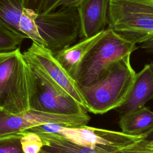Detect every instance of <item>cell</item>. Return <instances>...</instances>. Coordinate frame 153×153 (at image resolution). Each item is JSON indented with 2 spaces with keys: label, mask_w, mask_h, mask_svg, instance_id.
I'll list each match as a JSON object with an SVG mask.
<instances>
[{
  "label": "cell",
  "mask_w": 153,
  "mask_h": 153,
  "mask_svg": "<svg viewBox=\"0 0 153 153\" xmlns=\"http://www.w3.org/2000/svg\"><path fill=\"white\" fill-rule=\"evenodd\" d=\"M130 55L115 62L105 76L96 84L88 87L78 85L87 111L103 114L119 108L125 102L136 74L131 65Z\"/></svg>",
  "instance_id": "1"
},
{
  "label": "cell",
  "mask_w": 153,
  "mask_h": 153,
  "mask_svg": "<svg viewBox=\"0 0 153 153\" xmlns=\"http://www.w3.org/2000/svg\"><path fill=\"white\" fill-rule=\"evenodd\" d=\"M32 72L20 48L0 53V109L11 114L31 109Z\"/></svg>",
  "instance_id": "2"
},
{
  "label": "cell",
  "mask_w": 153,
  "mask_h": 153,
  "mask_svg": "<svg viewBox=\"0 0 153 153\" xmlns=\"http://www.w3.org/2000/svg\"><path fill=\"white\" fill-rule=\"evenodd\" d=\"M108 27L136 44L153 39V0H109Z\"/></svg>",
  "instance_id": "3"
},
{
  "label": "cell",
  "mask_w": 153,
  "mask_h": 153,
  "mask_svg": "<svg viewBox=\"0 0 153 153\" xmlns=\"http://www.w3.org/2000/svg\"><path fill=\"white\" fill-rule=\"evenodd\" d=\"M137 48L136 43L108 27L83 60L76 82L81 87L96 84L105 76L115 62L131 54Z\"/></svg>",
  "instance_id": "4"
},
{
  "label": "cell",
  "mask_w": 153,
  "mask_h": 153,
  "mask_svg": "<svg viewBox=\"0 0 153 153\" xmlns=\"http://www.w3.org/2000/svg\"><path fill=\"white\" fill-rule=\"evenodd\" d=\"M25 131L39 133H55L81 146L100 147L109 151H117L131 146L145 137V134L133 136L122 131L99 128L87 126L68 127L48 124L33 127Z\"/></svg>",
  "instance_id": "5"
},
{
  "label": "cell",
  "mask_w": 153,
  "mask_h": 153,
  "mask_svg": "<svg viewBox=\"0 0 153 153\" xmlns=\"http://www.w3.org/2000/svg\"><path fill=\"white\" fill-rule=\"evenodd\" d=\"M90 120L87 112L63 115L30 109L11 114L0 109V142L20 139L25 131L35 127L48 124L81 127L87 126Z\"/></svg>",
  "instance_id": "6"
},
{
  "label": "cell",
  "mask_w": 153,
  "mask_h": 153,
  "mask_svg": "<svg viewBox=\"0 0 153 153\" xmlns=\"http://www.w3.org/2000/svg\"><path fill=\"white\" fill-rule=\"evenodd\" d=\"M22 54L32 71L45 76L70 95L87 111L85 101L77 82L58 62L53 52L32 42Z\"/></svg>",
  "instance_id": "7"
},
{
  "label": "cell",
  "mask_w": 153,
  "mask_h": 153,
  "mask_svg": "<svg viewBox=\"0 0 153 153\" xmlns=\"http://www.w3.org/2000/svg\"><path fill=\"white\" fill-rule=\"evenodd\" d=\"M32 75L31 109L63 115L87 112L70 95L42 74L32 71Z\"/></svg>",
  "instance_id": "8"
},
{
  "label": "cell",
  "mask_w": 153,
  "mask_h": 153,
  "mask_svg": "<svg viewBox=\"0 0 153 153\" xmlns=\"http://www.w3.org/2000/svg\"><path fill=\"white\" fill-rule=\"evenodd\" d=\"M108 5L109 0H84L77 7L79 38L92 37L106 29Z\"/></svg>",
  "instance_id": "9"
},
{
  "label": "cell",
  "mask_w": 153,
  "mask_h": 153,
  "mask_svg": "<svg viewBox=\"0 0 153 153\" xmlns=\"http://www.w3.org/2000/svg\"><path fill=\"white\" fill-rule=\"evenodd\" d=\"M153 99V67L146 64L136 74L131 90L125 102L117 109L123 113L137 109Z\"/></svg>",
  "instance_id": "10"
},
{
  "label": "cell",
  "mask_w": 153,
  "mask_h": 153,
  "mask_svg": "<svg viewBox=\"0 0 153 153\" xmlns=\"http://www.w3.org/2000/svg\"><path fill=\"white\" fill-rule=\"evenodd\" d=\"M105 30L53 53L58 62L74 80L76 79L83 60L94 45L103 36Z\"/></svg>",
  "instance_id": "11"
},
{
  "label": "cell",
  "mask_w": 153,
  "mask_h": 153,
  "mask_svg": "<svg viewBox=\"0 0 153 153\" xmlns=\"http://www.w3.org/2000/svg\"><path fill=\"white\" fill-rule=\"evenodd\" d=\"M121 131L139 136L153 128V111L145 106L123 113L119 121Z\"/></svg>",
  "instance_id": "12"
},
{
  "label": "cell",
  "mask_w": 153,
  "mask_h": 153,
  "mask_svg": "<svg viewBox=\"0 0 153 153\" xmlns=\"http://www.w3.org/2000/svg\"><path fill=\"white\" fill-rule=\"evenodd\" d=\"M38 134L43 142L41 151L45 153H121L120 151H109L97 146L91 148L78 146L55 133Z\"/></svg>",
  "instance_id": "13"
},
{
  "label": "cell",
  "mask_w": 153,
  "mask_h": 153,
  "mask_svg": "<svg viewBox=\"0 0 153 153\" xmlns=\"http://www.w3.org/2000/svg\"><path fill=\"white\" fill-rule=\"evenodd\" d=\"M23 8L22 0H0V21L11 30L25 36L19 26Z\"/></svg>",
  "instance_id": "14"
},
{
  "label": "cell",
  "mask_w": 153,
  "mask_h": 153,
  "mask_svg": "<svg viewBox=\"0 0 153 153\" xmlns=\"http://www.w3.org/2000/svg\"><path fill=\"white\" fill-rule=\"evenodd\" d=\"M37 16L38 14L33 10L24 7L19 20L20 31L26 38L30 39L32 42L40 47L47 48L46 43L41 37L36 23Z\"/></svg>",
  "instance_id": "15"
},
{
  "label": "cell",
  "mask_w": 153,
  "mask_h": 153,
  "mask_svg": "<svg viewBox=\"0 0 153 153\" xmlns=\"http://www.w3.org/2000/svg\"><path fill=\"white\" fill-rule=\"evenodd\" d=\"M26 37L11 30L0 21V53L14 51Z\"/></svg>",
  "instance_id": "16"
},
{
  "label": "cell",
  "mask_w": 153,
  "mask_h": 153,
  "mask_svg": "<svg viewBox=\"0 0 153 153\" xmlns=\"http://www.w3.org/2000/svg\"><path fill=\"white\" fill-rule=\"evenodd\" d=\"M23 153H39L43 147V142L39 134L25 131L20 139Z\"/></svg>",
  "instance_id": "17"
},
{
  "label": "cell",
  "mask_w": 153,
  "mask_h": 153,
  "mask_svg": "<svg viewBox=\"0 0 153 153\" xmlns=\"http://www.w3.org/2000/svg\"><path fill=\"white\" fill-rule=\"evenodd\" d=\"M0 153H23L20 139H14L0 142Z\"/></svg>",
  "instance_id": "18"
},
{
  "label": "cell",
  "mask_w": 153,
  "mask_h": 153,
  "mask_svg": "<svg viewBox=\"0 0 153 153\" xmlns=\"http://www.w3.org/2000/svg\"><path fill=\"white\" fill-rule=\"evenodd\" d=\"M47 0H22L25 8L33 10L37 14H42Z\"/></svg>",
  "instance_id": "19"
},
{
  "label": "cell",
  "mask_w": 153,
  "mask_h": 153,
  "mask_svg": "<svg viewBox=\"0 0 153 153\" xmlns=\"http://www.w3.org/2000/svg\"><path fill=\"white\" fill-rule=\"evenodd\" d=\"M144 138L136 142L133 145L140 148L153 149V128L145 133Z\"/></svg>",
  "instance_id": "20"
},
{
  "label": "cell",
  "mask_w": 153,
  "mask_h": 153,
  "mask_svg": "<svg viewBox=\"0 0 153 153\" xmlns=\"http://www.w3.org/2000/svg\"><path fill=\"white\" fill-rule=\"evenodd\" d=\"M120 151L121 153H153V149L140 148L136 147L133 145L131 146L120 150Z\"/></svg>",
  "instance_id": "21"
},
{
  "label": "cell",
  "mask_w": 153,
  "mask_h": 153,
  "mask_svg": "<svg viewBox=\"0 0 153 153\" xmlns=\"http://www.w3.org/2000/svg\"><path fill=\"white\" fill-rule=\"evenodd\" d=\"M84 0H61L57 6V8L60 7H76L77 8L81 3Z\"/></svg>",
  "instance_id": "22"
},
{
  "label": "cell",
  "mask_w": 153,
  "mask_h": 153,
  "mask_svg": "<svg viewBox=\"0 0 153 153\" xmlns=\"http://www.w3.org/2000/svg\"><path fill=\"white\" fill-rule=\"evenodd\" d=\"M61 0H47L42 14H47L57 9V6Z\"/></svg>",
  "instance_id": "23"
},
{
  "label": "cell",
  "mask_w": 153,
  "mask_h": 153,
  "mask_svg": "<svg viewBox=\"0 0 153 153\" xmlns=\"http://www.w3.org/2000/svg\"><path fill=\"white\" fill-rule=\"evenodd\" d=\"M141 48L144 49L146 51L153 53V39L145 42L141 44Z\"/></svg>",
  "instance_id": "24"
},
{
  "label": "cell",
  "mask_w": 153,
  "mask_h": 153,
  "mask_svg": "<svg viewBox=\"0 0 153 153\" xmlns=\"http://www.w3.org/2000/svg\"><path fill=\"white\" fill-rule=\"evenodd\" d=\"M39 153H45V152H42V151H41Z\"/></svg>",
  "instance_id": "25"
},
{
  "label": "cell",
  "mask_w": 153,
  "mask_h": 153,
  "mask_svg": "<svg viewBox=\"0 0 153 153\" xmlns=\"http://www.w3.org/2000/svg\"><path fill=\"white\" fill-rule=\"evenodd\" d=\"M151 64H152V67H153V62H152V63H151Z\"/></svg>",
  "instance_id": "26"
}]
</instances>
